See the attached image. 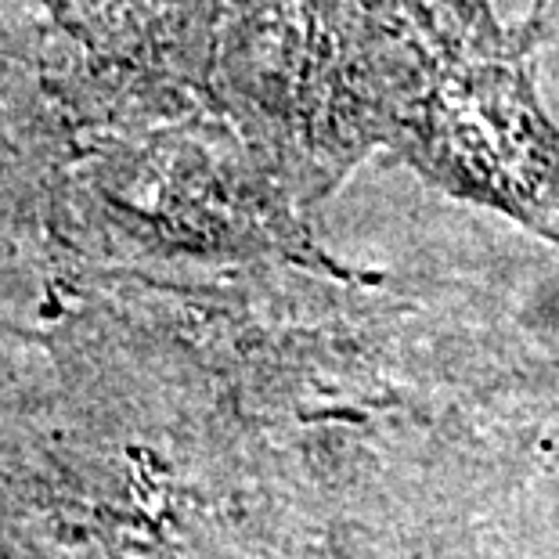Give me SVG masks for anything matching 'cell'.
I'll return each mask as SVG.
<instances>
[{
  "mask_svg": "<svg viewBox=\"0 0 559 559\" xmlns=\"http://www.w3.org/2000/svg\"><path fill=\"white\" fill-rule=\"evenodd\" d=\"M426 51H480L506 44L509 26L491 0H354Z\"/></svg>",
  "mask_w": 559,
  "mask_h": 559,
  "instance_id": "5b68a950",
  "label": "cell"
},
{
  "mask_svg": "<svg viewBox=\"0 0 559 559\" xmlns=\"http://www.w3.org/2000/svg\"><path fill=\"white\" fill-rule=\"evenodd\" d=\"M423 55L354 0H228L213 98L318 213L386 159Z\"/></svg>",
  "mask_w": 559,
  "mask_h": 559,
  "instance_id": "7a4b0ae2",
  "label": "cell"
},
{
  "mask_svg": "<svg viewBox=\"0 0 559 559\" xmlns=\"http://www.w3.org/2000/svg\"><path fill=\"white\" fill-rule=\"evenodd\" d=\"M549 11L534 0L498 47L426 51L386 163L559 246V123L538 94Z\"/></svg>",
  "mask_w": 559,
  "mask_h": 559,
  "instance_id": "3957f363",
  "label": "cell"
},
{
  "mask_svg": "<svg viewBox=\"0 0 559 559\" xmlns=\"http://www.w3.org/2000/svg\"><path fill=\"white\" fill-rule=\"evenodd\" d=\"M58 246L83 257L361 275L314 239V213L221 109L73 130Z\"/></svg>",
  "mask_w": 559,
  "mask_h": 559,
  "instance_id": "6da1fadb",
  "label": "cell"
},
{
  "mask_svg": "<svg viewBox=\"0 0 559 559\" xmlns=\"http://www.w3.org/2000/svg\"><path fill=\"white\" fill-rule=\"evenodd\" d=\"M228 0H0L73 130L217 109Z\"/></svg>",
  "mask_w": 559,
  "mask_h": 559,
  "instance_id": "277c9868",
  "label": "cell"
}]
</instances>
